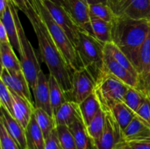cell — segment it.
Instances as JSON below:
<instances>
[{
    "label": "cell",
    "mask_w": 150,
    "mask_h": 149,
    "mask_svg": "<svg viewBox=\"0 0 150 149\" xmlns=\"http://www.w3.org/2000/svg\"><path fill=\"white\" fill-rule=\"evenodd\" d=\"M25 15L36 34L42 61L48 67L50 74L55 77L67 95L73 87V72L66 64L56 45L45 21L40 14L38 7L37 10H29Z\"/></svg>",
    "instance_id": "6da1fadb"
},
{
    "label": "cell",
    "mask_w": 150,
    "mask_h": 149,
    "mask_svg": "<svg viewBox=\"0 0 150 149\" xmlns=\"http://www.w3.org/2000/svg\"><path fill=\"white\" fill-rule=\"evenodd\" d=\"M150 19L115 17L111 22V42L129 58L136 70L141 48L148 36Z\"/></svg>",
    "instance_id": "7a4b0ae2"
},
{
    "label": "cell",
    "mask_w": 150,
    "mask_h": 149,
    "mask_svg": "<svg viewBox=\"0 0 150 149\" xmlns=\"http://www.w3.org/2000/svg\"><path fill=\"white\" fill-rule=\"evenodd\" d=\"M37 3L40 14L45 21L56 45L62 55L67 66L73 72L84 69L79 59L76 47L64 30L53 19L42 0H37Z\"/></svg>",
    "instance_id": "3957f363"
},
{
    "label": "cell",
    "mask_w": 150,
    "mask_h": 149,
    "mask_svg": "<svg viewBox=\"0 0 150 149\" xmlns=\"http://www.w3.org/2000/svg\"><path fill=\"white\" fill-rule=\"evenodd\" d=\"M76 49L84 69L96 80L103 70L104 45L90 34L81 31Z\"/></svg>",
    "instance_id": "277c9868"
},
{
    "label": "cell",
    "mask_w": 150,
    "mask_h": 149,
    "mask_svg": "<svg viewBox=\"0 0 150 149\" xmlns=\"http://www.w3.org/2000/svg\"><path fill=\"white\" fill-rule=\"evenodd\" d=\"M129 86L112 74L103 71L95 80L94 93L101 109L105 112H111L117 103L123 102Z\"/></svg>",
    "instance_id": "5b68a950"
},
{
    "label": "cell",
    "mask_w": 150,
    "mask_h": 149,
    "mask_svg": "<svg viewBox=\"0 0 150 149\" xmlns=\"http://www.w3.org/2000/svg\"><path fill=\"white\" fill-rule=\"evenodd\" d=\"M11 11L13 13V17L16 20V26H17L19 42H20L21 51L19 56L21 58V64L22 71L29 83L32 91L35 88L37 79H38V73L40 69L38 58L35 54V49L32 47V44L26 36L24 29L22 26L21 20L19 19L18 14V8L10 1Z\"/></svg>",
    "instance_id": "8992f818"
},
{
    "label": "cell",
    "mask_w": 150,
    "mask_h": 149,
    "mask_svg": "<svg viewBox=\"0 0 150 149\" xmlns=\"http://www.w3.org/2000/svg\"><path fill=\"white\" fill-rule=\"evenodd\" d=\"M48 12L56 23L64 30L75 47L78 45L81 32L76 22L69 15L63 6L55 4L49 0H42Z\"/></svg>",
    "instance_id": "52a82bcc"
},
{
    "label": "cell",
    "mask_w": 150,
    "mask_h": 149,
    "mask_svg": "<svg viewBox=\"0 0 150 149\" xmlns=\"http://www.w3.org/2000/svg\"><path fill=\"white\" fill-rule=\"evenodd\" d=\"M95 86V79L86 69L73 72V87L66 95L67 101L81 104L93 93Z\"/></svg>",
    "instance_id": "ba28073f"
},
{
    "label": "cell",
    "mask_w": 150,
    "mask_h": 149,
    "mask_svg": "<svg viewBox=\"0 0 150 149\" xmlns=\"http://www.w3.org/2000/svg\"><path fill=\"white\" fill-rule=\"evenodd\" d=\"M137 89L150 97V29L148 36L141 48L137 67Z\"/></svg>",
    "instance_id": "9c48e42d"
},
{
    "label": "cell",
    "mask_w": 150,
    "mask_h": 149,
    "mask_svg": "<svg viewBox=\"0 0 150 149\" xmlns=\"http://www.w3.org/2000/svg\"><path fill=\"white\" fill-rule=\"evenodd\" d=\"M123 140L122 130L111 112H105V128L102 136L92 143L93 149H113L116 144Z\"/></svg>",
    "instance_id": "30bf717a"
},
{
    "label": "cell",
    "mask_w": 150,
    "mask_h": 149,
    "mask_svg": "<svg viewBox=\"0 0 150 149\" xmlns=\"http://www.w3.org/2000/svg\"><path fill=\"white\" fill-rule=\"evenodd\" d=\"M63 7L82 32L92 35L89 5L83 0H62Z\"/></svg>",
    "instance_id": "8fae6325"
},
{
    "label": "cell",
    "mask_w": 150,
    "mask_h": 149,
    "mask_svg": "<svg viewBox=\"0 0 150 149\" xmlns=\"http://www.w3.org/2000/svg\"><path fill=\"white\" fill-rule=\"evenodd\" d=\"M0 80L2 81L10 90L13 91L35 105L32 99V90L22 70L10 73L4 68H1Z\"/></svg>",
    "instance_id": "7c38bea8"
},
{
    "label": "cell",
    "mask_w": 150,
    "mask_h": 149,
    "mask_svg": "<svg viewBox=\"0 0 150 149\" xmlns=\"http://www.w3.org/2000/svg\"><path fill=\"white\" fill-rule=\"evenodd\" d=\"M109 74L118 78L122 82L130 87L137 89L138 80L137 77L127 70L125 67L116 61L108 51L104 48V60L103 70Z\"/></svg>",
    "instance_id": "4fadbf2b"
},
{
    "label": "cell",
    "mask_w": 150,
    "mask_h": 149,
    "mask_svg": "<svg viewBox=\"0 0 150 149\" xmlns=\"http://www.w3.org/2000/svg\"><path fill=\"white\" fill-rule=\"evenodd\" d=\"M32 92L35 97V108L42 109L54 118L50 99L49 80L42 70L38 73L35 88Z\"/></svg>",
    "instance_id": "5bb4252c"
},
{
    "label": "cell",
    "mask_w": 150,
    "mask_h": 149,
    "mask_svg": "<svg viewBox=\"0 0 150 149\" xmlns=\"http://www.w3.org/2000/svg\"><path fill=\"white\" fill-rule=\"evenodd\" d=\"M7 131L18 145L20 149H28L25 129L20 123L5 109L1 107V119Z\"/></svg>",
    "instance_id": "9a60e30c"
},
{
    "label": "cell",
    "mask_w": 150,
    "mask_h": 149,
    "mask_svg": "<svg viewBox=\"0 0 150 149\" xmlns=\"http://www.w3.org/2000/svg\"><path fill=\"white\" fill-rule=\"evenodd\" d=\"M10 91L13 99V116L26 129L34 113L35 109V105L13 91Z\"/></svg>",
    "instance_id": "2e32d148"
},
{
    "label": "cell",
    "mask_w": 150,
    "mask_h": 149,
    "mask_svg": "<svg viewBox=\"0 0 150 149\" xmlns=\"http://www.w3.org/2000/svg\"><path fill=\"white\" fill-rule=\"evenodd\" d=\"M122 137L126 142L150 138V124L136 115L122 131Z\"/></svg>",
    "instance_id": "e0dca14e"
},
{
    "label": "cell",
    "mask_w": 150,
    "mask_h": 149,
    "mask_svg": "<svg viewBox=\"0 0 150 149\" xmlns=\"http://www.w3.org/2000/svg\"><path fill=\"white\" fill-rule=\"evenodd\" d=\"M54 118L57 123V127L58 125H65L69 127L75 121L82 119L79 104L73 101H67L59 109Z\"/></svg>",
    "instance_id": "ac0fdd59"
},
{
    "label": "cell",
    "mask_w": 150,
    "mask_h": 149,
    "mask_svg": "<svg viewBox=\"0 0 150 149\" xmlns=\"http://www.w3.org/2000/svg\"><path fill=\"white\" fill-rule=\"evenodd\" d=\"M0 21L3 23L7 31L9 39L13 49L20 53L21 47L20 42H19L17 26H16V20L13 17V13L11 11L10 2L8 6L5 9L4 12L1 14V20Z\"/></svg>",
    "instance_id": "d6986e66"
},
{
    "label": "cell",
    "mask_w": 150,
    "mask_h": 149,
    "mask_svg": "<svg viewBox=\"0 0 150 149\" xmlns=\"http://www.w3.org/2000/svg\"><path fill=\"white\" fill-rule=\"evenodd\" d=\"M25 131L28 149H45V137L34 113Z\"/></svg>",
    "instance_id": "ffe728a7"
},
{
    "label": "cell",
    "mask_w": 150,
    "mask_h": 149,
    "mask_svg": "<svg viewBox=\"0 0 150 149\" xmlns=\"http://www.w3.org/2000/svg\"><path fill=\"white\" fill-rule=\"evenodd\" d=\"M0 56L1 68H4L10 73L22 70L21 61L16 56L10 43H0Z\"/></svg>",
    "instance_id": "44dd1931"
},
{
    "label": "cell",
    "mask_w": 150,
    "mask_h": 149,
    "mask_svg": "<svg viewBox=\"0 0 150 149\" xmlns=\"http://www.w3.org/2000/svg\"><path fill=\"white\" fill-rule=\"evenodd\" d=\"M92 35L103 45L111 42V23L90 15Z\"/></svg>",
    "instance_id": "7402d4cb"
},
{
    "label": "cell",
    "mask_w": 150,
    "mask_h": 149,
    "mask_svg": "<svg viewBox=\"0 0 150 149\" xmlns=\"http://www.w3.org/2000/svg\"><path fill=\"white\" fill-rule=\"evenodd\" d=\"M68 127L74 137L77 149H93L92 140L83 120H78Z\"/></svg>",
    "instance_id": "603a6c76"
},
{
    "label": "cell",
    "mask_w": 150,
    "mask_h": 149,
    "mask_svg": "<svg viewBox=\"0 0 150 149\" xmlns=\"http://www.w3.org/2000/svg\"><path fill=\"white\" fill-rule=\"evenodd\" d=\"M49 80V89H50V99H51V105L52 108L54 115L55 116L56 113L59 110L62 105L65 103L67 101L65 92L64 91L62 88L59 85L57 79L52 74L48 76Z\"/></svg>",
    "instance_id": "cb8c5ba5"
},
{
    "label": "cell",
    "mask_w": 150,
    "mask_h": 149,
    "mask_svg": "<svg viewBox=\"0 0 150 149\" xmlns=\"http://www.w3.org/2000/svg\"><path fill=\"white\" fill-rule=\"evenodd\" d=\"M79 107L81 112L82 119L86 127L89 125L98 111L101 109L100 105L94 92L81 103L79 104Z\"/></svg>",
    "instance_id": "d4e9b609"
},
{
    "label": "cell",
    "mask_w": 150,
    "mask_h": 149,
    "mask_svg": "<svg viewBox=\"0 0 150 149\" xmlns=\"http://www.w3.org/2000/svg\"><path fill=\"white\" fill-rule=\"evenodd\" d=\"M111 112L117 120V123L122 131L129 125L133 118L136 116V112H133L123 102L116 104L111 109Z\"/></svg>",
    "instance_id": "484cf974"
},
{
    "label": "cell",
    "mask_w": 150,
    "mask_h": 149,
    "mask_svg": "<svg viewBox=\"0 0 150 149\" xmlns=\"http://www.w3.org/2000/svg\"><path fill=\"white\" fill-rule=\"evenodd\" d=\"M105 112L100 109L86 127V131L92 143L98 141L102 136L105 128Z\"/></svg>",
    "instance_id": "4316f807"
},
{
    "label": "cell",
    "mask_w": 150,
    "mask_h": 149,
    "mask_svg": "<svg viewBox=\"0 0 150 149\" xmlns=\"http://www.w3.org/2000/svg\"><path fill=\"white\" fill-rule=\"evenodd\" d=\"M34 115L45 139L53 130L57 128L55 118L50 115L48 112L40 108H35L34 110Z\"/></svg>",
    "instance_id": "83f0119b"
},
{
    "label": "cell",
    "mask_w": 150,
    "mask_h": 149,
    "mask_svg": "<svg viewBox=\"0 0 150 149\" xmlns=\"http://www.w3.org/2000/svg\"><path fill=\"white\" fill-rule=\"evenodd\" d=\"M104 48H105L106 51L109 52V53L112 56L113 58L116 61H118L120 64H122L123 67H125L127 70H129L130 72H132L134 75L137 77V72H136V70L134 67V66L133 65L131 61L129 60V58L126 56L125 54L115 44H114L111 42H108V43L104 45Z\"/></svg>",
    "instance_id": "f1b7e54d"
},
{
    "label": "cell",
    "mask_w": 150,
    "mask_h": 149,
    "mask_svg": "<svg viewBox=\"0 0 150 149\" xmlns=\"http://www.w3.org/2000/svg\"><path fill=\"white\" fill-rule=\"evenodd\" d=\"M89 10L91 15H93L109 23H111L116 17L109 6L105 3L89 4Z\"/></svg>",
    "instance_id": "f546056e"
},
{
    "label": "cell",
    "mask_w": 150,
    "mask_h": 149,
    "mask_svg": "<svg viewBox=\"0 0 150 149\" xmlns=\"http://www.w3.org/2000/svg\"><path fill=\"white\" fill-rule=\"evenodd\" d=\"M146 96L138 89L129 86L123 98V102L136 112Z\"/></svg>",
    "instance_id": "4dcf8cb0"
},
{
    "label": "cell",
    "mask_w": 150,
    "mask_h": 149,
    "mask_svg": "<svg viewBox=\"0 0 150 149\" xmlns=\"http://www.w3.org/2000/svg\"><path fill=\"white\" fill-rule=\"evenodd\" d=\"M57 131L63 149H77L74 137L67 126L58 125Z\"/></svg>",
    "instance_id": "1f68e13d"
},
{
    "label": "cell",
    "mask_w": 150,
    "mask_h": 149,
    "mask_svg": "<svg viewBox=\"0 0 150 149\" xmlns=\"http://www.w3.org/2000/svg\"><path fill=\"white\" fill-rule=\"evenodd\" d=\"M0 149H20L4 124L0 121Z\"/></svg>",
    "instance_id": "d6a6232c"
},
{
    "label": "cell",
    "mask_w": 150,
    "mask_h": 149,
    "mask_svg": "<svg viewBox=\"0 0 150 149\" xmlns=\"http://www.w3.org/2000/svg\"><path fill=\"white\" fill-rule=\"evenodd\" d=\"M0 104L1 107L5 108L13 116V99H12L11 93L7 86L1 80H0Z\"/></svg>",
    "instance_id": "836d02e7"
},
{
    "label": "cell",
    "mask_w": 150,
    "mask_h": 149,
    "mask_svg": "<svg viewBox=\"0 0 150 149\" xmlns=\"http://www.w3.org/2000/svg\"><path fill=\"white\" fill-rule=\"evenodd\" d=\"M136 115L150 124V97L146 96L143 102L136 112Z\"/></svg>",
    "instance_id": "e575fe53"
},
{
    "label": "cell",
    "mask_w": 150,
    "mask_h": 149,
    "mask_svg": "<svg viewBox=\"0 0 150 149\" xmlns=\"http://www.w3.org/2000/svg\"><path fill=\"white\" fill-rule=\"evenodd\" d=\"M45 149H63L59 139L57 128L45 139Z\"/></svg>",
    "instance_id": "d590c367"
},
{
    "label": "cell",
    "mask_w": 150,
    "mask_h": 149,
    "mask_svg": "<svg viewBox=\"0 0 150 149\" xmlns=\"http://www.w3.org/2000/svg\"><path fill=\"white\" fill-rule=\"evenodd\" d=\"M126 142V141H125ZM133 149H150V138L127 142Z\"/></svg>",
    "instance_id": "8d00e7d4"
},
{
    "label": "cell",
    "mask_w": 150,
    "mask_h": 149,
    "mask_svg": "<svg viewBox=\"0 0 150 149\" xmlns=\"http://www.w3.org/2000/svg\"><path fill=\"white\" fill-rule=\"evenodd\" d=\"M18 10L23 12L24 14H26L28 12L29 9H28L27 5H26L25 0H10Z\"/></svg>",
    "instance_id": "74e56055"
},
{
    "label": "cell",
    "mask_w": 150,
    "mask_h": 149,
    "mask_svg": "<svg viewBox=\"0 0 150 149\" xmlns=\"http://www.w3.org/2000/svg\"><path fill=\"white\" fill-rule=\"evenodd\" d=\"M0 43H10L5 27L1 21H0Z\"/></svg>",
    "instance_id": "f35d334b"
},
{
    "label": "cell",
    "mask_w": 150,
    "mask_h": 149,
    "mask_svg": "<svg viewBox=\"0 0 150 149\" xmlns=\"http://www.w3.org/2000/svg\"><path fill=\"white\" fill-rule=\"evenodd\" d=\"M113 149H133L131 148V146L125 142V140H122V141L119 142L117 144H116V145L114 146Z\"/></svg>",
    "instance_id": "ab89813d"
},
{
    "label": "cell",
    "mask_w": 150,
    "mask_h": 149,
    "mask_svg": "<svg viewBox=\"0 0 150 149\" xmlns=\"http://www.w3.org/2000/svg\"><path fill=\"white\" fill-rule=\"evenodd\" d=\"M10 0H0V14L3 13L8 6Z\"/></svg>",
    "instance_id": "60d3db41"
},
{
    "label": "cell",
    "mask_w": 150,
    "mask_h": 149,
    "mask_svg": "<svg viewBox=\"0 0 150 149\" xmlns=\"http://www.w3.org/2000/svg\"><path fill=\"white\" fill-rule=\"evenodd\" d=\"M84 2H86L88 5L92 4H97V3H105L107 4L108 0H83Z\"/></svg>",
    "instance_id": "b9f144b4"
},
{
    "label": "cell",
    "mask_w": 150,
    "mask_h": 149,
    "mask_svg": "<svg viewBox=\"0 0 150 149\" xmlns=\"http://www.w3.org/2000/svg\"><path fill=\"white\" fill-rule=\"evenodd\" d=\"M49 1H52V2L55 3V4H59V5L63 6V1L62 0H49Z\"/></svg>",
    "instance_id": "7bdbcfd3"
},
{
    "label": "cell",
    "mask_w": 150,
    "mask_h": 149,
    "mask_svg": "<svg viewBox=\"0 0 150 149\" xmlns=\"http://www.w3.org/2000/svg\"><path fill=\"white\" fill-rule=\"evenodd\" d=\"M149 1H150V0H149Z\"/></svg>",
    "instance_id": "ee69618b"
}]
</instances>
